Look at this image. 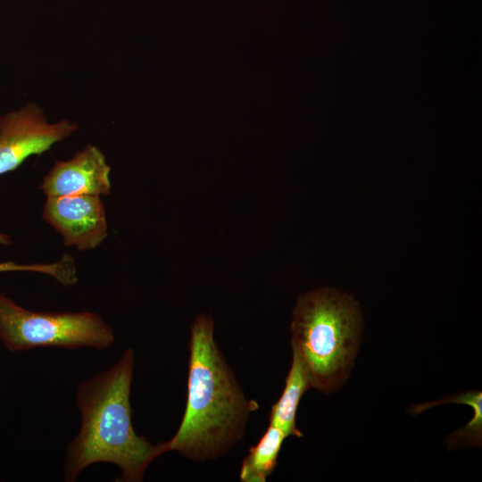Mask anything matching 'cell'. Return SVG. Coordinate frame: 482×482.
I'll return each mask as SVG.
<instances>
[{"label": "cell", "mask_w": 482, "mask_h": 482, "mask_svg": "<svg viewBox=\"0 0 482 482\" xmlns=\"http://www.w3.org/2000/svg\"><path fill=\"white\" fill-rule=\"evenodd\" d=\"M111 167L103 152L87 145L68 161H58L39 188L46 197L79 195H109Z\"/></svg>", "instance_id": "cell-7"}, {"label": "cell", "mask_w": 482, "mask_h": 482, "mask_svg": "<svg viewBox=\"0 0 482 482\" xmlns=\"http://www.w3.org/2000/svg\"><path fill=\"white\" fill-rule=\"evenodd\" d=\"M134 351L126 349L118 362L80 383L75 401L81 417L77 436L66 448L64 480H77L88 466L108 462L120 470L119 481L138 482L149 464L163 453L132 425L130 390Z\"/></svg>", "instance_id": "cell-1"}, {"label": "cell", "mask_w": 482, "mask_h": 482, "mask_svg": "<svg viewBox=\"0 0 482 482\" xmlns=\"http://www.w3.org/2000/svg\"><path fill=\"white\" fill-rule=\"evenodd\" d=\"M47 267L45 263L23 264L15 262H0V272L26 271L44 274Z\"/></svg>", "instance_id": "cell-11"}, {"label": "cell", "mask_w": 482, "mask_h": 482, "mask_svg": "<svg viewBox=\"0 0 482 482\" xmlns=\"http://www.w3.org/2000/svg\"><path fill=\"white\" fill-rule=\"evenodd\" d=\"M457 403L468 404L473 409V418L461 429L453 432L446 439L449 449L463 446H480L482 437V394L468 391L455 397Z\"/></svg>", "instance_id": "cell-10"}, {"label": "cell", "mask_w": 482, "mask_h": 482, "mask_svg": "<svg viewBox=\"0 0 482 482\" xmlns=\"http://www.w3.org/2000/svg\"><path fill=\"white\" fill-rule=\"evenodd\" d=\"M43 218L66 246L80 251L96 248L108 235L105 208L98 195L46 197Z\"/></svg>", "instance_id": "cell-6"}, {"label": "cell", "mask_w": 482, "mask_h": 482, "mask_svg": "<svg viewBox=\"0 0 482 482\" xmlns=\"http://www.w3.org/2000/svg\"><path fill=\"white\" fill-rule=\"evenodd\" d=\"M0 341L10 352L50 346L103 350L112 345L114 333L97 313L30 311L0 292Z\"/></svg>", "instance_id": "cell-4"}, {"label": "cell", "mask_w": 482, "mask_h": 482, "mask_svg": "<svg viewBox=\"0 0 482 482\" xmlns=\"http://www.w3.org/2000/svg\"><path fill=\"white\" fill-rule=\"evenodd\" d=\"M362 328L359 303L346 292L320 287L298 297L292 313L291 345L311 387L328 395L344 385Z\"/></svg>", "instance_id": "cell-3"}, {"label": "cell", "mask_w": 482, "mask_h": 482, "mask_svg": "<svg viewBox=\"0 0 482 482\" xmlns=\"http://www.w3.org/2000/svg\"><path fill=\"white\" fill-rule=\"evenodd\" d=\"M77 129L67 120L48 123L34 104L0 117V176L13 171L31 155H40Z\"/></svg>", "instance_id": "cell-5"}, {"label": "cell", "mask_w": 482, "mask_h": 482, "mask_svg": "<svg viewBox=\"0 0 482 482\" xmlns=\"http://www.w3.org/2000/svg\"><path fill=\"white\" fill-rule=\"evenodd\" d=\"M311 388L308 378L297 357L293 354L292 363L287 376L283 392L272 405L270 423L280 428L286 436H303L296 427V411L304 392Z\"/></svg>", "instance_id": "cell-8"}, {"label": "cell", "mask_w": 482, "mask_h": 482, "mask_svg": "<svg viewBox=\"0 0 482 482\" xmlns=\"http://www.w3.org/2000/svg\"><path fill=\"white\" fill-rule=\"evenodd\" d=\"M286 435L270 423L259 442L243 460L239 473L242 482H265L278 464V457Z\"/></svg>", "instance_id": "cell-9"}, {"label": "cell", "mask_w": 482, "mask_h": 482, "mask_svg": "<svg viewBox=\"0 0 482 482\" xmlns=\"http://www.w3.org/2000/svg\"><path fill=\"white\" fill-rule=\"evenodd\" d=\"M12 237L4 233H0V245H12Z\"/></svg>", "instance_id": "cell-12"}, {"label": "cell", "mask_w": 482, "mask_h": 482, "mask_svg": "<svg viewBox=\"0 0 482 482\" xmlns=\"http://www.w3.org/2000/svg\"><path fill=\"white\" fill-rule=\"evenodd\" d=\"M187 397L175 435L162 442L163 453L176 451L195 461L225 454L244 436L250 412L247 400L213 337V320L199 315L191 326Z\"/></svg>", "instance_id": "cell-2"}]
</instances>
